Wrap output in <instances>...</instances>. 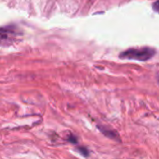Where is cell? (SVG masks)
<instances>
[{
    "label": "cell",
    "instance_id": "obj_1",
    "mask_svg": "<svg viewBox=\"0 0 159 159\" xmlns=\"http://www.w3.org/2000/svg\"><path fill=\"white\" fill-rule=\"evenodd\" d=\"M156 54V49L152 48H129L122 52L119 56L120 59L127 60H137L141 61H145L154 57Z\"/></svg>",
    "mask_w": 159,
    "mask_h": 159
},
{
    "label": "cell",
    "instance_id": "obj_3",
    "mask_svg": "<svg viewBox=\"0 0 159 159\" xmlns=\"http://www.w3.org/2000/svg\"><path fill=\"white\" fill-rule=\"evenodd\" d=\"M153 8H154V10H155L156 12L159 13V0L156 1V2L153 4Z\"/></svg>",
    "mask_w": 159,
    "mask_h": 159
},
{
    "label": "cell",
    "instance_id": "obj_2",
    "mask_svg": "<svg viewBox=\"0 0 159 159\" xmlns=\"http://www.w3.org/2000/svg\"><path fill=\"white\" fill-rule=\"evenodd\" d=\"M19 32L14 26H7L0 28V46L7 47L14 43L17 39Z\"/></svg>",
    "mask_w": 159,
    "mask_h": 159
}]
</instances>
